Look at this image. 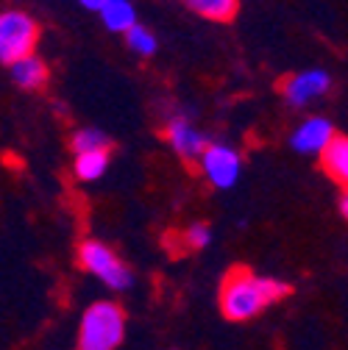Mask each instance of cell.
Wrapping results in <instances>:
<instances>
[{
    "mask_svg": "<svg viewBox=\"0 0 348 350\" xmlns=\"http://www.w3.org/2000/svg\"><path fill=\"white\" fill-rule=\"evenodd\" d=\"M290 295V284L256 275L245 267H234L226 273L221 284V312L232 323H245L262 314L271 303H279Z\"/></svg>",
    "mask_w": 348,
    "mask_h": 350,
    "instance_id": "obj_1",
    "label": "cell"
},
{
    "mask_svg": "<svg viewBox=\"0 0 348 350\" xmlns=\"http://www.w3.org/2000/svg\"><path fill=\"white\" fill-rule=\"evenodd\" d=\"M125 336V312L112 300H98L81 317L75 350H117Z\"/></svg>",
    "mask_w": 348,
    "mask_h": 350,
    "instance_id": "obj_2",
    "label": "cell"
},
{
    "mask_svg": "<svg viewBox=\"0 0 348 350\" xmlns=\"http://www.w3.org/2000/svg\"><path fill=\"white\" fill-rule=\"evenodd\" d=\"M39 39V25L31 14L20 9L0 12V64H12L34 53Z\"/></svg>",
    "mask_w": 348,
    "mask_h": 350,
    "instance_id": "obj_3",
    "label": "cell"
},
{
    "mask_svg": "<svg viewBox=\"0 0 348 350\" xmlns=\"http://www.w3.org/2000/svg\"><path fill=\"white\" fill-rule=\"evenodd\" d=\"M78 265L86 273H92L95 278H101L112 289H128L134 284L132 270L123 265L120 256L98 239H86V242L78 245Z\"/></svg>",
    "mask_w": 348,
    "mask_h": 350,
    "instance_id": "obj_4",
    "label": "cell"
},
{
    "mask_svg": "<svg viewBox=\"0 0 348 350\" xmlns=\"http://www.w3.org/2000/svg\"><path fill=\"white\" fill-rule=\"evenodd\" d=\"M198 164H201V172L206 175V181L217 189H232L243 172L240 153L229 145H217V142H209L203 148V153L198 156Z\"/></svg>",
    "mask_w": 348,
    "mask_h": 350,
    "instance_id": "obj_5",
    "label": "cell"
},
{
    "mask_svg": "<svg viewBox=\"0 0 348 350\" xmlns=\"http://www.w3.org/2000/svg\"><path fill=\"white\" fill-rule=\"evenodd\" d=\"M329 90H332V75L326 70H303V72H295L284 81L282 95L290 106L301 109V106L323 98Z\"/></svg>",
    "mask_w": 348,
    "mask_h": 350,
    "instance_id": "obj_6",
    "label": "cell"
},
{
    "mask_svg": "<svg viewBox=\"0 0 348 350\" xmlns=\"http://www.w3.org/2000/svg\"><path fill=\"white\" fill-rule=\"evenodd\" d=\"M332 139H334V125L326 117H310L293 131L290 148L298 153H307V156H312V153L321 156Z\"/></svg>",
    "mask_w": 348,
    "mask_h": 350,
    "instance_id": "obj_7",
    "label": "cell"
},
{
    "mask_svg": "<svg viewBox=\"0 0 348 350\" xmlns=\"http://www.w3.org/2000/svg\"><path fill=\"white\" fill-rule=\"evenodd\" d=\"M167 142L182 159H198L203 153V148L209 145V139L184 117H176L167 122Z\"/></svg>",
    "mask_w": 348,
    "mask_h": 350,
    "instance_id": "obj_8",
    "label": "cell"
},
{
    "mask_svg": "<svg viewBox=\"0 0 348 350\" xmlns=\"http://www.w3.org/2000/svg\"><path fill=\"white\" fill-rule=\"evenodd\" d=\"M321 164H323L326 175L340 189H348V137L334 134V139L321 153Z\"/></svg>",
    "mask_w": 348,
    "mask_h": 350,
    "instance_id": "obj_9",
    "label": "cell"
},
{
    "mask_svg": "<svg viewBox=\"0 0 348 350\" xmlns=\"http://www.w3.org/2000/svg\"><path fill=\"white\" fill-rule=\"evenodd\" d=\"M9 67H12L14 83L23 86V90H42V86L48 83V64L42 62L36 53H28V56L12 62Z\"/></svg>",
    "mask_w": 348,
    "mask_h": 350,
    "instance_id": "obj_10",
    "label": "cell"
},
{
    "mask_svg": "<svg viewBox=\"0 0 348 350\" xmlns=\"http://www.w3.org/2000/svg\"><path fill=\"white\" fill-rule=\"evenodd\" d=\"M98 14H101L103 25L112 33H125L128 28L137 23V9H134L132 0H109V3Z\"/></svg>",
    "mask_w": 348,
    "mask_h": 350,
    "instance_id": "obj_11",
    "label": "cell"
},
{
    "mask_svg": "<svg viewBox=\"0 0 348 350\" xmlns=\"http://www.w3.org/2000/svg\"><path fill=\"white\" fill-rule=\"evenodd\" d=\"M184 6H187L190 12H195L198 17H203V20L229 23V20L237 14L240 0H184Z\"/></svg>",
    "mask_w": 348,
    "mask_h": 350,
    "instance_id": "obj_12",
    "label": "cell"
},
{
    "mask_svg": "<svg viewBox=\"0 0 348 350\" xmlns=\"http://www.w3.org/2000/svg\"><path fill=\"white\" fill-rule=\"evenodd\" d=\"M75 178L78 181H98L109 170V148L103 150H86L75 156Z\"/></svg>",
    "mask_w": 348,
    "mask_h": 350,
    "instance_id": "obj_13",
    "label": "cell"
},
{
    "mask_svg": "<svg viewBox=\"0 0 348 350\" xmlns=\"http://www.w3.org/2000/svg\"><path fill=\"white\" fill-rule=\"evenodd\" d=\"M125 45L132 48L137 56L148 59V56H153V53H156V48H159V39H156V36H153V31H148L145 25L134 23L132 28L125 31Z\"/></svg>",
    "mask_w": 348,
    "mask_h": 350,
    "instance_id": "obj_14",
    "label": "cell"
},
{
    "mask_svg": "<svg viewBox=\"0 0 348 350\" xmlns=\"http://www.w3.org/2000/svg\"><path fill=\"white\" fill-rule=\"evenodd\" d=\"M70 145H73V150H75V153H86V150H103V148H112L109 137L103 134V131H98V128H81L78 134H73Z\"/></svg>",
    "mask_w": 348,
    "mask_h": 350,
    "instance_id": "obj_15",
    "label": "cell"
},
{
    "mask_svg": "<svg viewBox=\"0 0 348 350\" xmlns=\"http://www.w3.org/2000/svg\"><path fill=\"white\" fill-rule=\"evenodd\" d=\"M184 242H187V247H192V250H203V247L212 242V228L203 226V223H192V226L184 231Z\"/></svg>",
    "mask_w": 348,
    "mask_h": 350,
    "instance_id": "obj_16",
    "label": "cell"
},
{
    "mask_svg": "<svg viewBox=\"0 0 348 350\" xmlns=\"http://www.w3.org/2000/svg\"><path fill=\"white\" fill-rule=\"evenodd\" d=\"M78 3H81L86 12H101V9L109 3V0H78Z\"/></svg>",
    "mask_w": 348,
    "mask_h": 350,
    "instance_id": "obj_17",
    "label": "cell"
},
{
    "mask_svg": "<svg viewBox=\"0 0 348 350\" xmlns=\"http://www.w3.org/2000/svg\"><path fill=\"white\" fill-rule=\"evenodd\" d=\"M340 214L345 217V223H348V189H343V198H340Z\"/></svg>",
    "mask_w": 348,
    "mask_h": 350,
    "instance_id": "obj_18",
    "label": "cell"
}]
</instances>
